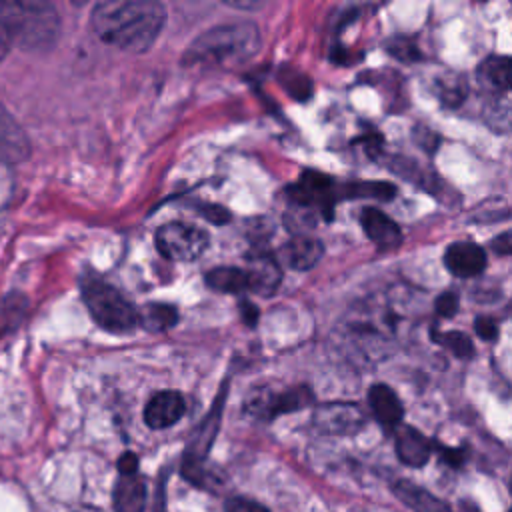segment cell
<instances>
[{"mask_svg": "<svg viewBox=\"0 0 512 512\" xmlns=\"http://www.w3.org/2000/svg\"><path fill=\"white\" fill-rule=\"evenodd\" d=\"M96 36L120 50L142 54L166 24V8L156 0H104L92 10Z\"/></svg>", "mask_w": 512, "mask_h": 512, "instance_id": "obj_1", "label": "cell"}, {"mask_svg": "<svg viewBox=\"0 0 512 512\" xmlns=\"http://www.w3.org/2000/svg\"><path fill=\"white\" fill-rule=\"evenodd\" d=\"M260 30L254 22L220 24L202 32L184 52V66L228 68L244 64L260 50Z\"/></svg>", "mask_w": 512, "mask_h": 512, "instance_id": "obj_2", "label": "cell"}, {"mask_svg": "<svg viewBox=\"0 0 512 512\" xmlns=\"http://www.w3.org/2000/svg\"><path fill=\"white\" fill-rule=\"evenodd\" d=\"M0 30L24 50H50L60 36V16L50 2H0Z\"/></svg>", "mask_w": 512, "mask_h": 512, "instance_id": "obj_3", "label": "cell"}, {"mask_svg": "<svg viewBox=\"0 0 512 512\" xmlns=\"http://www.w3.org/2000/svg\"><path fill=\"white\" fill-rule=\"evenodd\" d=\"M82 298L94 322L114 334H126L138 324V310L112 284L86 276L82 280Z\"/></svg>", "mask_w": 512, "mask_h": 512, "instance_id": "obj_4", "label": "cell"}, {"mask_svg": "<svg viewBox=\"0 0 512 512\" xmlns=\"http://www.w3.org/2000/svg\"><path fill=\"white\" fill-rule=\"evenodd\" d=\"M220 412H222V396H218L212 412L200 422V426L194 430V434L190 436V442L184 450V458H182V466H180V472L182 476L198 486V488H204L208 482H206V468H204V462H206V456L210 452V446L218 434V426H220Z\"/></svg>", "mask_w": 512, "mask_h": 512, "instance_id": "obj_5", "label": "cell"}, {"mask_svg": "<svg viewBox=\"0 0 512 512\" xmlns=\"http://www.w3.org/2000/svg\"><path fill=\"white\" fill-rule=\"evenodd\" d=\"M208 234L186 222H168L156 230V248L162 256L176 262L196 260L208 246Z\"/></svg>", "mask_w": 512, "mask_h": 512, "instance_id": "obj_6", "label": "cell"}, {"mask_svg": "<svg viewBox=\"0 0 512 512\" xmlns=\"http://www.w3.org/2000/svg\"><path fill=\"white\" fill-rule=\"evenodd\" d=\"M312 394L306 386H294L286 390H272V388H258L246 400V412L260 420H272L278 414L294 412L310 404Z\"/></svg>", "mask_w": 512, "mask_h": 512, "instance_id": "obj_7", "label": "cell"}, {"mask_svg": "<svg viewBox=\"0 0 512 512\" xmlns=\"http://www.w3.org/2000/svg\"><path fill=\"white\" fill-rule=\"evenodd\" d=\"M312 424L322 434L350 436L364 428L366 414L352 402H328L314 410Z\"/></svg>", "mask_w": 512, "mask_h": 512, "instance_id": "obj_8", "label": "cell"}, {"mask_svg": "<svg viewBox=\"0 0 512 512\" xmlns=\"http://www.w3.org/2000/svg\"><path fill=\"white\" fill-rule=\"evenodd\" d=\"M290 200L300 208H320L326 218L332 216V204L336 200V184L326 174L306 170L300 180L288 188Z\"/></svg>", "mask_w": 512, "mask_h": 512, "instance_id": "obj_9", "label": "cell"}, {"mask_svg": "<svg viewBox=\"0 0 512 512\" xmlns=\"http://www.w3.org/2000/svg\"><path fill=\"white\" fill-rule=\"evenodd\" d=\"M30 140L24 128L0 102V164H18L30 156Z\"/></svg>", "mask_w": 512, "mask_h": 512, "instance_id": "obj_10", "label": "cell"}, {"mask_svg": "<svg viewBox=\"0 0 512 512\" xmlns=\"http://www.w3.org/2000/svg\"><path fill=\"white\" fill-rule=\"evenodd\" d=\"M184 412H186L184 396L176 390H162L148 400L144 408V422L152 430H162L176 424L184 416Z\"/></svg>", "mask_w": 512, "mask_h": 512, "instance_id": "obj_11", "label": "cell"}, {"mask_svg": "<svg viewBox=\"0 0 512 512\" xmlns=\"http://www.w3.org/2000/svg\"><path fill=\"white\" fill-rule=\"evenodd\" d=\"M444 264L454 276L472 278V276H478L486 268V254L478 244L462 240V242H454L446 248Z\"/></svg>", "mask_w": 512, "mask_h": 512, "instance_id": "obj_12", "label": "cell"}, {"mask_svg": "<svg viewBox=\"0 0 512 512\" xmlns=\"http://www.w3.org/2000/svg\"><path fill=\"white\" fill-rule=\"evenodd\" d=\"M244 272L248 278V290L260 296L274 294L282 280L280 264L276 262L274 256H268V254L248 256V268Z\"/></svg>", "mask_w": 512, "mask_h": 512, "instance_id": "obj_13", "label": "cell"}, {"mask_svg": "<svg viewBox=\"0 0 512 512\" xmlns=\"http://www.w3.org/2000/svg\"><path fill=\"white\" fill-rule=\"evenodd\" d=\"M432 454V442L412 426L396 428V456L410 468H422Z\"/></svg>", "mask_w": 512, "mask_h": 512, "instance_id": "obj_14", "label": "cell"}, {"mask_svg": "<svg viewBox=\"0 0 512 512\" xmlns=\"http://www.w3.org/2000/svg\"><path fill=\"white\" fill-rule=\"evenodd\" d=\"M360 224L366 236L380 248H396L402 242L398 224L378 208H364L360 214Z\"/></svg>", "mask_w": 512, "mask_h": 512, "instance_id": "obj_15", "label": "cell"}, {"mask_svg": "<svg viewBox=\"0 0 512 512\" xmlns=\"http://www.w3.org/2000/svg\"><path fill=\"white\" fill-rule=\"evenodd\" d=\"M368 402L374 418L388 430H396L404 416V408L396 392L388 384H374L368 390Z\"/></svg>", "mask_w": 512, "mask_h": 512, "instance_id": "obj_16", "label": "cell"}, {"mask_svg": "<svg viewBox=\"0 0 512 512\" xmlns=\"http://www.w3.org/2000/svg\"><path fill=\"white\" fill-rule=\"evenodd\" d=\"M280 254L284 264H288L292 270H310L320 262L324 254V246L320 240L312 236L298 234L282 246Z\"/></svg>", "mask_w": 512, "mask_h": 512, "instance_id": "obj_17", "label": "cell"}, {"mask_svg": "<svg viewBox=\"0 0 512 512\" xmlns=\"http://www.w3.org/2000/svg\"><path fill=\"white\" fill-rule=\"evenodd\" d=\"M114 512H144L146 486L138 474L120 476L114 488Z\"/></svg>", "mask_w": 512, "mask_h": 512, "instance_id": "obj_18", "label": "cell"}, {"mask_svg": "<svg viewBox=\"0 0 512 512\" xmlns=\"http://www.w3.org/2000/svg\"><path fill=\"white\" fill-rule=\"evenodd\" d=\"M394 494L412 510V512H452L446 502L424 490L422 486L410 480H398L394 484Z\"/></svg>", "mask_w": 512, "mask_h": 512, "instance_id": "obj_19", "label": "cell"}, {"mask_svg": "<svg viewBox=\"0 0 512 512\" xmlns=\"http://www.w3.org/2000/svg\"><path fill=\"white\" fill-rule=\"evenodd\" d=\"M478 82L486 92L496 96L510 88V60L506 56H490L478 66Z\"/></svg>", "mask_w": 512, "mask_h": 512, "instance_id": "obj_20", "label": "cell"}, {"mask_svg": "<svg viewBox=\"0 0 512 512\" xmlns=\"http://www.w3.org/2000/svg\"><path fill=\"white\" fill-rule=\"evenodd\" d=\"M206 284L216 290V292H224V294H240L244 290H248V278L246 272L242 268L236 266H218L212 268L206 274Z\"/></svg>", "mask_w": 512, "mask_h": 512, "instance_id": "obj_21", "label": "cell"}, {"mask_svg": "<svg viewBox=\"0 0 512 512\" xmlns=\"http://www.w3.org/2000/svg\"><path fill=\"white\" fill-rule=\"evenodd\" d=\"M178 322V310L170 304L150 302L138 314V324H142L148 332H164Z\"/></svg>", "mask_w": 512, "mask_h": 512, "instance_id": "obj_22", "label": "cell"}, {"mask_svg": "<svg viewBox=\"0 0 512 512\" xmlns=\"http://www.w3.org/2000/svg\"><path fill=\"white\" fill-rule=\"evenodd\" d=\"M26 298L20 294H10L0 302V336L14 330L24 320Z\"/></svg>", "mask_w": 512, "mask_h": 512, "instance_id": "obj_23", "label": "cell"}, {"mask_svg": "<svg viewBox=\"0 0 512 512\" xmlns=\"http://www.w3.org/2000/svg\"><path fill=\"white\" fill-rule=\"evenodd\" d=\"M430 334H432L434 342H438L440 346L448 348L458 358H470L474 354L472 340L466 334H462V332H438V330H432Z\"/></svg>", "mask_w": 512, "mask_h": 512, "instance_id": "obj_24", "label": "cell"}, {"mask_svg": "<svg viewBox=\"0 0 512 512\" xmlns=\"http://www.w3.org/2000/svg\"><path fill=\"white\" fill-rule=\"evenodd\" d=\"M280 82H282V86H284L294 98L304 100V98H310V94H312V82H310V78L304 76V74H300V72H296V70H292V68H282V72H280Z\"/></svg>", "mask_w": 512, "mask_h": 512, "instance_id": "obj_25", "label": "cell"}, {"mask_svg": "<svg viewBox=\"0 0 512 512\" xmlns=\"http://www.w3.org/2000/svg\"><path fill=\"white\" fill-rule=\"evenodd\" d=\"M224 512H270L262 502L248 496H232L224 502Z\"/></svg>", "mask_w": 512, "mask_h": 512, "instance_id": "obj_26", "label": "cell"}, {"mask_svg": "<svg viewBox=\"0 0 512 512\" xmlns=\"http://www.w3.org/2000/svg\"><path fill=\"white\" fill-rule=\"evenodd\" d=\"M388 52L394 54V56L400 58V60H414V58L420 56V54H418V48H416L410 40H406V38H396V40H392V42L388 44Z\"/></svg>", "mask_w": 512, "mask_h": 512, "instance_id": "obj_27", "label": "cell"}, {"mask_svg": "<svg viewBox=\"0 0 512 512\" xmlns=\"http://www.w3.org/2000/svg\"><path fill=\"white\" fill-rule=\"evenodd\" d=\"M458 294L456 292H452V290H448V292H442L438 298H436V312L440 314V316H446V318H450V316H454L456 312H458Z\"/></svg>", "mask_w": 512, "mask_h": 512, "instance_id": "obj_28", "label": "cell"}, {"mask_svg": "<svg viewBox=\"0 0 512 512\" xmlns=\"http://www.w3.org/2000/svg\"><path fill=\"white\" fill-rule=\"evenodd\" d=\"M474 330L482 340H494L498 336V324L488 316H478L474 322Z\"/></svg>", "mask_w": 512, "mask_h": 512, "instance_id": "obj_29", "label": "cell"}, {"mask_svg": "<svg viewBox=\"0 0 512 512\" xmlns=\"http://www.w3.org/2000/svg\"><path fill=\"white\" fill-rule=\"evenodd\" d=\"M200 212H202L208 220H212L214 224H224V222L230 220V212H228L226 208H222V206H216V204L202 206Z\"/></svg>", "mask_w": 512, "mask_h": 512, "instance_id": "obj_30", "label": "cell"}, {"mask_svg": "<svg viewBox=\"0 0 512 512\" xmlns=\"http://www.w3.org/2000/svg\"><path fill=\"white\" fill-rule=\"evenodd\" d=\"M118 472H120V476L138 474V458H136L134 452H124L118 458Z\"/></svg>", "mask_w": 512, "mask_h": 512, "instance_id": "obj_31", "label": "cell"}, {"mask_svg": "<svg viewBox=\"0 0 512 512\" xmlns=\"http://www.w3.org/2000/svg\"><path fill=\"white\" fill-rule=\"evenodd\" d=\"M442 460L450 466H460L464 462V450L462 448H440Z\"/></svg>", "mask_w": 512, "mask_h": 512, "instance_id": "obj_32", "label": "cell"}, {"mask_svg": "<svg viewBox=\"0 0 512 512\" xmlns=\"http://www.w3.org/2000/svg\"><path fill=\"white\" fill-rule=\"evenodd\" d=\"M240 314H242V320H244L248 326H254V324H256L258 310H256V306L250 304L248 300H242V304H240Z\"/></svg>", "mask_w": 512, "mask_h": 512, "instance_id": "obj_33", "label": "cell"}, {"mask_svg": "<svg viewBox=\"0 0 512 512\" xmlns=\"http://www.w3.org/2000/svg\"><path fill=\"white\" fill-rule=\"evenodd\" d=\"M492 248L498 252V254H510V232H502L498 238H494L492 242Z\"/></svg>", "mask_w": 512, "mask_h": 512, "instance_id": "obj_34", "label": "cell"}, {"mask_svg": "<svg viewBox=\"0 0 512 512\" xmlns=\"http://www.w3.org/2000/svg\"><path fill=\"white\" fill-rule=\"evenodd\" d=\"M8 46H10V42H8V38L4 36V32L0 30V60L6 56V52H8Z\"/></svg>", "mask_w": 512, "mask_h": 512, "instance_id": "obj_35", "label": "cell"}]
</instances>
